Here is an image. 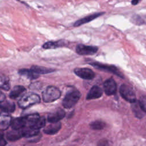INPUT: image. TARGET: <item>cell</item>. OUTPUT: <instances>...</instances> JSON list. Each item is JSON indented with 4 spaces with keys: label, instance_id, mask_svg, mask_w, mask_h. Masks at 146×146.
Here are the masks:
<instances>
[{
    "label": "cell",
    "instance_id": "obj_1",
    "mask_svg": "<svg viewBox=\"0 0 146 146\" xmlns=\"http://www.w3.org/2000/svg\"><path fill=\"white\" fill-rule=\"evenodd\" d=\"M40 101V98L38 95L34 93H28L21 98L18 102V104L20 108L25 109L39 103Z\"/></svg>",
    "mask_w": 146,
    "mask_h": 146
},
{
    "label": "cell",
    "instance_id": "obj_2",
    "mask_svg": "<svg viewBox=\"0 0 146 146\" xmlns=\"http://www.w3.org/2000/svg\"><path fill=\"white\" fill-rule=\"evenodd\" d=\"M80 96V92L76 89H73L68 91L62 101L63 106L65 108L73 107L78 103Z\"/></svg>",
    "mask_w": 146,
    "mask_h": 146
},
{
    "label": "cell",
    "instance_id": "obj_3",
    "mask_svg": "<svg viewBox=\"0 0 146 146\" xmlns=\"http://www.w3.org/2000/svg\"><path fill=\"white\" fill-rule=\"evenodd\" d=\"M60 96V91L54 86H48L42 92V99L46 103L54 102L58 99Z\"/></svg>",
    "mask_w": 146,
    "mask_h": 146
},
{
    "label": "cell",
    "instance_id": "obj_4",
    "mask_svg": "<svg viewBox=\"0 0 146 146\" xmlns=\"http://www.w3.org/2000/svg\"><path fill=\"white\" fill-rule=\"evenodd\" d=\"M90 64L92 66L94 67H95V68H96L98 70H102V71H103L111 72V73L114 74L116 75H117V76H119L121 78H124V75H123V74L115 66L104 64L99 63V62H91L90 63Z\"/></svg>",
    "mask_w": 146,
    "mask_h": 146
},
{
    "label": "cell",
    "instance_id": "obj_5",
    "mask_svg": "<svg viewBox=\"0 0 146 146\" xmlns=\"http://www.w3.org/2000/svg\"><path fill=\"white\" fill-rule=\"evenodd\" d=\"M120 94L123 98L129 103H133L136 100V95L133 90L129 86L123 84L119 88Z\"/></svg>",
    "mask_w": 146,
    "mask_h": 146
},
{
    "label": "cell",
    "instance_id": "obj_6",
    "mask_svg": "<svg viewBox=\"0 0 146 146\" xmlns=\"http://www.w3.org/2000/svg\"><path fill=\"white\" fill-rule=\"evenodd\" d=\"M98 47L79 44L76 47V52L81 55H91L97 52Z\"/></svg>",
    "mask_w": 146,
    "mask_h": 146
},
{
    "label": "cell",
    "instance_id": "obj_7",
    "mask_svg": "<svg viewBox=\"0 0 146 146\" xmlns=\"http://www.w3.org/2000/svg\"><path fill=\"white\" fill-rule=\"evenodd\" d=\"M74 71L78 76L83 79L91 80L95 76V72L88 68H76Z\"/></svg>",
    "mask_w": 146,
    "mask_h": 146
},
{
    "label": "cell",
    "instance_id": "obj_8",
    "mask_svg": "<svg viewBox=\"0 0 146 146\" xmlns=\"http://www.w3.org/2000/svg\"><path fill=\"white\" fill-rule=\"evenodd\" d=\"M104 90L106 95H112L116 93L117 90V85L115 81L112 78L107 79L104 83Z\"/></svg>",
    "mask_w": 146,
    "mask_h": 146
},
{
    "label": "cell",
    "instance_id": "obj_9",
    "mask_svg": "<svg viewBox=\"0 0 146 146\" xmlns=\"http://www.w3.org/2000/svg\"><path fill=\"white\" fill-rule=\"evenodd\" d=\"M66 115L65 111L61 109H58L56 111L50 113L47 116V120L49 123H55L59 121Z\"/></svg>",
    "mask_w": 146,
    "mask_h": 146
},
{
    "label": "cell",
    "instance_id": "obj_10",
    "mask_svg": "<svg viewBox=\"0 0 146 146\" xmlns=\"http://www.w3.org/2000/svg\"><path fill=\"white\" fill-rule=\"evenodd\" d=\"M11 117L7 112L2 111L0 113V129L6 130L10 125Z\"/></svg>",
    "mask_w": 146,
    "mask_h": 146
},
{
    "label": "cell",
    "instance_id": "obj_11",
    "mask_svg": "<svg viewBox=\"0 0 146 146\" xmlns=\"http://www.w3.org/2000/svg\"><path fill=\"white\" fill-rule=\"evenodd\" d=\"M103 94V90L98 86H94L88 92L86 99L92 100L99 98L102 96Z\"/></svg>",
    "mask_w": 146,
    "mask_h": 146
},
{
    "label": "cell",
    "instance_id": "obj_12",
    "mask_svg": "<svg viewBox=\"0 0 146 146\" xmlns=\"http://www.w3.org/2000/svg\"><path fill=\"white\" fill-rule=\"evenodd\" d=\"M104 13H95L94 14H91V15H90L88 16H87V17H85L82 19H80L78 21H76L74 24V26L75 27H78V26H80L82 25H84L86 23H88V22H91V21L95 19V18L99 17V16L102 15V14H103Z\"/></svg>",
    "mask_w": 146,
    "mask_h": 146
},
{
    "label": "cell",
    "instance_id": "obj_13",
    "mask_svg": "<svg viewBox=\"0 0 146 146\" xmlns=\"http://www.w3.org/2000/svg\"><path fill=\"white\" fill-rule=\"evenodd\" d=\"M50 123V124L44 128L43 132L47 135H54L60 129L61 123L59 121Z\"/></svg>",
    "mask_w": 146,
    "mask_h": 146
},
{
    "label": "cell",
    "instance_id": "obj_14",
    "mask_svg": "<svg viewBox=\"0 0 146 146\" xmlns=\"http://www.w3.org/2000/svg\"><path fill=\"white\" fill-rule=\"evenodd\" d=\"M22 137H33L39 133V129H36L30 127H25L21 129Z\"/></svg>",
    "mask_w": 146,
    "mask_h": 146
},
{
    "label": "cell",
    "instance_id": "obj_15",
    "mask_svg": "<svg viewBox=\"0 0 146 146\" xmlns=\"http://www.w3.org/2000/svg\"><path fill=\"white\" fill-rule=\"evenodd\" d=\"M10 125L12 129H21L26 126V120L25 117H16L11 119Z\"/></svg>",
    "mask_w": 146,
    "mask_h": 146
},
{
    "label": "cell",
    "instance_id": "obj_16",
    "mask_svg": "<svg viewBox=\"0 0 146 146\" xmlns=\"http://www.w3.org/2000/svg\"><path fill=\"white\" fill-rule=\"evenodd\" d=\"M0 108L5 112L11 113L14 111L15 109V105L11 101L4 100L3 102L0 103Z\"/></svg>",
    "mask_w": 146,
    "mask_h": 146
},
{
    "label": "cell",
    "instance_id": "obj_17",
    "mask_svg": "<svg viewBox=\"0 0 146 146\" xmlns=\"http://www.w3.org/2000/svg\"><path fill=\"white\" fill-rule=\"evenodd\" d=\"M22 137L21 129H14L8 131L6 133V138L11 141H14L20 139Z\"/></svg>",
    "mask_w": 146,
    "mask_h": 146
},
{
    "label": "cell",
    "instance_id": "obj_18",
    "mask_svg": "<svg viewBox=\"0 0 146 146\" xmlns=\"http://www.w3.org/2000/svg\"><path fill=\"white\" fill-rule=\"evenodd\" d=\"M26 91V88L22 86H16L11 91L9 94L10 98L15 99L22 95Z\"/></svg>",
    "mask_w": 146,
    "mask_h": 146
},
{
    "label": "cell",
    "instance_id": "obj_19",
    "mask_svg": "<svg viewBox=\"0 0 146 146\" xmlns=\"http://www.w3.org/2000/svg\"><path fill=\"white\" fill-rule=\"evenodd\" d=\"M64 40H57V41H49L42 46V47L44 49H54L58 47H61L64 46L65 44Z\"/></svg>",
    "mask_w": 146,
    "mask_h": 146
},
{
    "label": "cell",
    "instance_id": "obj_20",
    "mask_svg": "<svg viewBox=\"0 0 146 146\" xmlns=\"http://www.w3.org/2000/svg\"><path fill=\"white\" fill-rule=\"evenodd\" d=\"M131 108L135 116L139 119H141L145 115V112H144L140 107L138 102L136 100L133 103H131Z\"/></svg>",
    "mask_w": 146,
    "mask_h": 146
},
{
    "label": "cell",
    "instance_id": "obj_21",
    "mask_svg": "<svg viewBox=\"0 0 146 146\" xmlns=\"http://www.w3.org/2000/svg\"><path fill=\"white\" fill-rule=\"evenodd\" d=\"M25 117L26 120V126L27 127H33L36 121L40 118V116L38 113H33L26 115ZM25 126V127H26Z\"/></svg>",
    "mask_w": 146,
    "mask_h": 146
},
{
    "label": "cell",
    "instance_id": "obj_22",
    "mask_svg": "<svg viewBox=\"0 0 146 146\" xmlns=\"http://www.w3.org/2000/svg\"><path fill=\"white\" fill-rule=\"evenodd\" d=\"M18 73L20 75L25 76L30 79H35L39 77V74L34 72L31 69L22 68L18 71Z\"/></svg>",
    "mask_w": 146,
    "mask_h": 146
},
{
    "label": "cell",
    "instance_id": "obj_23",
    "mask_svg": "<svg viewBox=\"0 0 146 146\" xmlns=\"http://www.w3.org/2000/svg\"><path fill=\"white\" fill-rule=\"evenodd\" d=\"M31 70H33L34 72L38 74H49L51 72H52L55 71V70L49 68H46L43 66H31Z\"/></svg>",
    "mask_w": 146,
    "mask_h": 146
},
{
    "label": "cell",
    "instance_id": "obj_24",
    "mask_svg": "<svg viewBox=\"0 0 146 146\" xmlns=\"http://www.w3.org/2000/svg\"><path fill=\"white\" fill-rule=\"evenodd\" d=\"M10 87L9 78L3 74H0V88L7 91Z\"/></svg>",
    "mask_w": 146,
    "mask_h": 146
},
{
    "label": "cell",
    "instance_id": "obj_25",
    "mask_svg": "<svg viewBox=\"0 0 146 146\" xmlns=\"http://www.w3.org/2000/svg\"><path fill=\"white\" fill-rule=\"evenodd\" d=\"M91 128L95 130H100L103 129L106 126V123L102 120H95L90 123Z\"/></svg>",
    "mask_w": 146,
    "mask_h": 146
},
{
    "label": "cell",
    "instance_id": "obj_26",
    "mask_svg": "<svg viewBox=\"0 0 146 146\" xmlns=\"http://www.w3.org/2000/svg\"><path fill=\"white\" fill-rule=\"evenodd\" d=\"M131 21L132 23L136 25H142L145 23L144 20L138 15H134L131 18Z\"/></svg>",
    "mask_w": 146,
    "mask_h": 146
},
{
    "label": "cell",
    "instance_id": "obj_27",
    "mask_svg": "<svg viewBox=\"0 0 146 146\" xmlns=\"http://www.w3.org/2000/svg\"><path fill=\"white\" fill-rule=\"evenodd\" d=\"M45 124H46L45 118H44V117L42 116V117H40L39 120L36 121V123L33 127H32V128L36 129H40V128L44 127Z\"/></svg>",
    "mask_w": 146,
    "mask_h": 146
},
{
    "label": "cell",
    "instance_id": "obj_28",
    "mask_svg": "<svg viewBox=\"0 0 146 146\" xmlns=\"http://www.w3.org/2000/svg\"><path fill=\"white\" fill-rule=\"evenodd\" d=\"M138 103L140 107V108L145 112L146 110V98L145 96H141L140 98V99L138 101Z\"/></svg>",
    "mask_w": 146,
    "mask_h": 146
},
{
    "label": "cell",
    "instance_id": "obj_29",
    "mask_svg": "<svg viewBox=\"0 0 146 146\" xmlns=\"http://www.w3.org/2000/svg\"><path fill=\"white\" fill-rule=\"evenodd\" d=\"M6 144V141L2 133H0V146H3Z\"/></svg>",
    "mask_w": 146,
    "mask_h": 146
},
{
    "label": "cell",
    "instance_id": "obj_30",
    "mask_svg": "<svg viewBox=\"0 0 146 146\" xmlns=\"http://www.w3.org/2000/svg\"><path fill=\"white\" fill-rule=\"evenodd\" d=\"M4 100H5V95L3 93L0 91V103L3 102Z\"/></svg>",
    "mask_w": 146,
    "mask_h": 146
},
{
    "label": "cell",
    "instance_id": "obj_31",
    "mask_svg": "<svg viewBox=\"0 0 146 146\" xmlns=\"http://www.w3.org/2000/svg\"><path fill=\"white\" fill-rule=\"evenodd\" d=\"M140 0H132L131 1V4L133 5H136L137 4L139 3V1Z\"/></svg>",
    "mask_w": 146,
    "mask_h": 146
}]
</instances>
